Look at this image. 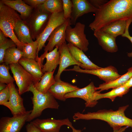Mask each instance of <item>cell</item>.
<instances>
[{
	"mask_svg": "<svg viewBox=\"0 0 132 132\" xmlns=\"http://www.w3.org/2000/svg\"><path fill=\"white\" fill-rule=\"evenodd\" d=\"M132 19V0H110L98 9L89 27L94 32L114 21Z\"/></svg>",
	"mask_w": 132,
	"mask_h": 132,
	"instance_id": "1",
	"label": "cell"
},
{
	"mask_svg": "<svg viewBox=\"0 0 132 132\" xmlns=\"http://www.w3.org/2000/svg\"><path fill=\"white\" fill-rule=\"evenodd\" d=\"M129 105L120 107L118 110H100L97 112L83 114L79 112L75 113L73 118L75 120H99L107 122L113 130L127 126L132 128V119L126 117L124 112Z\"/></svg>",
	"mask_w": 132,
	"mask_h": 132,
	"instance_id": "2",
	"label": "cell"
},
{
	"mask_svg": "<svg viewBox=\"0 0 132 132\" xmlns=\"http://www.w3.org/2000/svg\"><path fill=\"white\" fill-rule=\"evenodd\" d=\"M22 19L16 11L0 1V29L7 37L12 40L22 51L25 44L20 42L14 32L17 22Z\"/></svg>",
	"mask_w": 132,
	"mask_h": 132,
	"instance_id": "3",
	"label": "cell"
},
{
	"mask_svg": "<svg viewBox=\"0 0 132 132\" xmlns=\"http://www.w3.org/2000/svg\"><path fill=\"white\" fill-rule=\"evenodd\" d=\"M33 94L32 98L33 109L26 121L30 122L40 116L44 110L47 108L58 109L59 105L55 99L48 91L46 93L40 92L32 84L29 90Z\"/></svg>",
	"mask_w": 132,
	"mask_h": 132,
	"instance_id": "4",
	"label": "cell"
},
{
	"mask_svg": "<svg viewBox=\"0 0 132 132\" xmlns=\"http://www.w3.org/2000/svg\"><path fill=\"white\" fill-rule=\"evenodd\" d=\"M70 25H68L66 30V40L84 52H86L88 49L89 42L84 33L85 25L78 22L73 28Z\"/></svg>",
	"mask_w": 132,
	"mask_h": 132,
	"instance_id": "5",
	"label": "cell"
},
{
	"mask_svg": "<svg viewBox=\"0 0 132 132\" xmlns=\"http://www.w3.org/2000/svg\"><path fill=\"white\" fill-rule=\"evenodd\" d=\"M35 9V11L32 13L28 18L29 22H27L32 38L34 39H36L43 31L44 27L47 23L52 14L43 8L41 5Z\"/></svg>",
	"mask_w": 132,
	"mask_h": 132,
	"instance_id": "6",
	"label": "cell"
},
{
	"mask_svg": "<svg viewBox=\"0 0 132 132\" xmlns=\"http://www.w3.org/2000/svg\"><path fill=\"white\" fill-rule=\"evenodd\" d=\"M9 66L18 87L19 94L29 91L31 85L35 83L32 76L18 63L11 64Z\"/></svg>",
	"mask_w": 132,
	"mask_h": 132,
	"instance_id": "7",
	"label": "cell"
},
{
	"mask_svg": "<svg viewBox=\"0 0 132 132\" xmlns=\"http://www.w3.org/2000/svg\"><path fill=\"white\" fill-rule=\"evenodd\" d=\"M63 11L52 13L43 31L36 38L38 44L37 55L43 47L51 34L57 27L64 23L66 21Z\"/></svg>",
	"mask_w": 132,
	"mask_h": 132,
	"instance_id": "8",
	"label": "cell"
},
{
	"mask_svg": "<svg viewBox=\"0 0 132 132\" xmlns=\"http://www.w3.org/2000/svg\"><path fill=\"white\" fill-rule=\"evenodd\" d=\"M96 87L92 82L83 88L67 93L65 95V98L66 99L73 98H81L86 101V107H93L98 103L97 97L100 93L97 91Z\"/></svg>",
	"mask_w": 132,
	"mask_h": 132,
	"instance_id": "9",
	"label": "cell"
},
{
	"mask_svg": "<svg viewBox=\"0 0 132 132\" xmlns=\"http://www.w3.org/2000/svg\"><path fill=\"white\" fill-rule=\"evenodd\" d=\"M65 71H74L81 73L90 74L98 77L105 82L113 81L121 75L119 74L117 69L114 66H110L104 68L92 70L83 69L78 66L75 65L72 68L66 69Z\"/></svg>",
	"mask_w": 132,
	"mask_h": 132,
	"instance_id": "10",
	"label": "cell"
},
{
	"mask_svg": "<svg viewBox=\"0 0 132 132\" xmlns=\"http://www.w3.org/2000/svg\"><path fill=\"white\" fill-rule=\"evenodd\" d=\"M27 111L23 114L2 117L0 120V132H20L31 113Z\"/></svg>",
	"mask_w": 132,
	"mask_h": 132,
	"instance_id": "11",
	"label": "cell"
},
{
	"mask_svg": "<svg viewBox=\"0 0 132 132\" xmlns=\"http://www.w3.org/2000/svg\"><path fill=\"white\" fill-rule=\"evenodd\" d=\"M41 132H59L61 127L66 125L71 129L73 127L68 118L56 120L53 118L36 119L32 121Z\"/></svg>",
	"mask_w": 132,
	"mask_h": 132,
	"instance_id": "12",
	"label": "cell"
},
{
	"mask_svg": "<svg viewBox=\"0 0 132 132\" xmlns=\"http://www.w3.org/2000/svg\"><path fill=\"white\" fill-rule=\"evenodd\" d=\"M10 96L9 101L3 105L9 109L13 116L23 114L26 112L23 104V100L18 92L13 83L8 85Z\"/></svg>",
	"mask_w": 132,
	"mask_h": 132,
	"instance_id": "13",
	"label": "cell"
},
{
	"mask_svg": "<svg viewBox=\"0 0 132 132\" xmlns=\"http://www.w3.org/2000/svg\"><path fill=\"white\" fill-rule=\"evenodd\" d=\"M60 54L59 68L54 77L56 81L61 80L60 76L62 72L66 68L72 65L79 66L82 68L83 65L77 61L73 58L70 52L66 42L58 47Z\"/></svg>",
	"mask_w": 132,
	"mask_h": 132,
	"instance_id": "14",
	"label": "cell"
},
{
	"mask_svg": "<svg viewBox=\"0 0 132 132\" xmlns=\"http://www.w3.org/2000/svg\"><path fill=\"white\" fill-rule=\"evenodd\" d=\"M69 25H71L70 19H68L55 29L48 38V43L44 49V52H50L54 49L55 47H58L66 42L65 31L67 26Z\"/></svg>",
	"mask_w": 132,
	"mask_h": 132,
	"instance_id": "15",
	"label": "cell"
},
{
	"mask_svg": "<svg viewBox=\"0 0 132 132\" xmlns=\"http://www.w3.org/2000/svg\"><path fill=\"white\" fill-rule=\"evenodd\" d=\"M72 12L70 19L71 25H75L77 19L84 14L91 12L95 13L98 9L87 0H72Z\"/></svg>",
	"mask_w": 132,
	"mask_h": 132,
	"instance_id": "16",
	"label": "cell"
},
{
	"mask_svg": "<svg viewBox=\"0 0 132 132\" xmlns=\"http://www.w3.org/2000/svg\"><path fill=\"white\" fill-rule=\"evenodd\" d=\"M60 54L58 50V47L55 48L50 52H44L40 57L39 61L42 64L44 59L45 58L46 61L42 68V71L44 73L46 72H52L55 70L58 65L60 60Z\"/></svg>",
	"mask_w": 132,
	"mask_h": 132,
	"instance_id": "17",
	"label": "cell"
},
{
	"mask_svg": "<svg viewBox=\"0 0 132 132\" xmlns=\"http://www.w3.org/2000/svg\"><path fill=\"white\" fill-rule=\"evenodd\" d=\"M76 86L72 85L61 80L56 81L50 88L48 91L55 99L63 101L66 99L65 98L66 94L79 89Z\"/></svg>",
	"mask_w": 132,
	"mask_h": 132,
	"instance_id": "18",
	"label": "cell"
},
{
	"mask_svg": "<svg viewBox=\"0 0 132 132\" xmlns=\"http://www.w3.org/2000/svg\"><path fill=\"white\" fill-rule=\"evenodd\" d=\"M18 63L33 77L34 80V84L40 81L44 75L42 71L43 65L35 60L23 57L19 60Z\"/></svg>",
	"mask_w": 132,
	"mask_h": 132,
	"instance_id": "19",
	"label": "cell"
},
{
	"mask_svg": "<svg viewBox=\"0 0 132 132\" xmlns=\"http://www.w3.org/2000/svg\"><path fill=\"white\" fill-rule=\"evenodd\" d=\"M94 35L97 38L99 44L104 50L110 53L115 52L118 51L116 38L100 30L94 32Z\"/></svg>",
	"mask_w": 132,
	"mask_h": 132,
	"instance_id": "20",
	"label": "cell"
},
{
	"mask_svg": "<svg viewBox=\"0 0 132 132\" xmlns=\"http://www.w3.org/2000/svg\"><path fill=\"white\" fill-rule=\"evenodd\" d=\"M67 46L70 52L74 59L82 65L83 68L92 70L101 68L91 61L82 50L70 43H68Z\"/></svg>",
	"mask_w": 132,
	"mask_h": 132,
	"instance_id": "21",
	"label": "cell"
},
{
	"mask_svg": "<svg viewBox=\"0 0 132 132\" xmlns=\"http://www.w3.org/2000/svg\"><path fill=\"white\" fill-rule=\"evenodd\" d=\"M0 1L20 14L23 20L28 19L30 16L33 8L22 0H1Z\"/></svg>",
	"mask_w": 132,
	"mask_h": 132,
	"instance_id": "22",
	"label": "cell"
},
{
	"mask_svg": "<svg viewBox=\"0 0 132 132\" xmlns=\"http://www.w3.org/2000/svg\"><path fill=\"white\" fill-rule=\"evenodd\" d=\"M14 32L21 42L26 44L33 41L29 27L25 21L22 19L19 21L16 24Z\"/></svg>",
	"mask_w": 132,
	"mask_h": 132,
	"instance_id": "23",
	"label": "cell"
},
{
	"mask_svg": "<svg viewBox=\"0 0 132 132\" xmlns=\"http://www.w3.org/2000/svg\"><path fill=\"white\" fill-rule=\"evenodd\" d=\"M132 77V66L128 69L126 73L121 76L116 80L109 82H105L100 84L98 87L97 90L101 91L107 90L111 88H114L123 86Z\"/></svg>",
	"mask_w": 132,
	"mask_h": 132,
	"instance_id": "24",
	"label": "cell"
},
{
	"mask_svg": "<svg viewBox=\"0 0 132 132\" xmlns=\"http://www.w3.org/2000/svg\"><path fill=\"white\" fill-rule=\"evenodd\" d=\"M127 24V20H118L104 26L100 30L116 38L117 36L122 35L124 33Z\"/></svg>",
	"mask_w": 132,
	"mask_h": 132,
	"instance_id": "25",
	"label": "cell"
},
{
	"mask_svg": "<svg viewBox=\"0 0 132 132\" xmlns=\"http://www.w3.org/2000/svg\"><path fill=\"white\" fill-rule=\"evenodd\" d=\"M55 71L44 73L40 81L34 84L35 88L38 91L46 93L48 92L51 87L54 84L56 81L53 76Z\"/></svg>",
	"mask_w": 132,
	"mask_h": 132,
	"instance_id": "26",
	"label": "cell"
},
{
	"mask_svg": "<svg viewBox=\"0 0 132 132\" xmlns=\"http://www.w3.org/2000/svg\"><path fill=\"white\" fill-rule=\"evenodd\" d=\"M22 51L16 46L10 47L5 51L3 58V63L9 65L12 64L18 63L22 57Z\"/></svg>",
	"mask_w": 132,
	"mask_h": 132,
	"instance_id": "27",
	"label": "cell"
},
{
	"mask_svg": "<svg viewBox=\"0 0 132 132\" xmlns=\"http://www.w3.org/2000/svg\"><path fill=\"white\" fill-rule=\"evenodd\" d=\"M129 88L127 87L122 86L113 88L111 91L106 93H99L97 97V100L103 98H108L113 101L116 97H122L123 95L127 93L129 90Z\"/></svg>",
	"mask_w": 132,
	"mask_h": 132,
	"instance_id": "28",
	"label": "cell"
},
{
	"mask_svg": "<svg viewBox=\"0 0 132 132\" xmlns=\"http://www.w3.org/2000/svg\"><path fill=\"white\" fill-rule=\"evenodd\" d=\"M38 45L36 40L31 43L25 44L22 48L23 54L22 57L36 60L38 57L37 55Z\"/></svg>",
	"mask_w": 132,
	"mask_h": 132,
	"instance_id": "29",
	"label": "cell"
},
{
	"mask_svg": "<svg viewBox=\"0 0 132 132\" xmlns=\"http://www.w3.org/2000/svg\"><path fill=\"white\" fill-rule=\"evenodd\" d=\"M41 6L51 13L63 11L62 0H46Z\"/></svg>",
	"mask_w": 132,
	"mask_h": 132,
	"instance_id": "30",
	"label": "cell"
},
{
	"mask_svg": "<svg viewBox=\"0 0 132 132\" xmlns=\"http://www.w3.org/2000/svg\"><path fill=\"white\" fill-rule=\"evenodd\" d=\"M10 67L4 63L0 65V82L8 85L13 83L15 80L10 75L9 70Z\"/></svg>",
	"mask_w": 132,
	"mask_h": 132,
	"instance_id": "31",
	"label": "cell"
},
{
	"mask_svg": "<svg viewBox=\"0 0 132 132\" xmlns=\"http://www.w3.org/2000/svg\"><path fill=\"white\" fill-rule=\"evenodd\" d=\"M63 11L64 19H70L72 12L73 3L72 0H62Z\"/></svg>",
	"mask_w": 132,
	"mask_h": 132,
	"instance_id": "32",
	"label": "cell"
},
{
	"mask_svg": "<svg viewBox=\"0 0 132 132\" xmlns=\"http://www.w3.org/2000/svg\"><path fill=\"white\" fill-rule=\"evenodd\" d=\"M16 46L14 42L11 39H8L6 42L0 44V63H3V58L6 50L9 48Z\"/></svg>",
	"mask_w": 132,
	"mask_h": 132,
	"instance_id": "33",
	"label": "cell"
},
{
	"mask_svg": "<svg viewBox=\"0 0 132 132\" xmlns=\"http://www.w3.org/2000/svg\"><path fill=\"white\" fill-rule=\"evenodd\" d=\"M10 96V90L7 85L5 88L0 91V105H3L4 103L8 101Z\"/></svg>",
	"mask_w": 132,
	"mask_h": 132,
	"instance_id": "34",
	"label": "cell"
},
{
	"mask_svg": "<svg viewBox=\"0 0 132 132\" xmlns=\"http://www.w3.org/2000/svg\"><path fill=\"white\" fill-rule=\"evenodd\" d=\"M132 22V19L127 20V26L125 32L121 36L122 37H126L128 39L132 44V37L130 35L129 31V27ZM127 55L129 57H132V51L131 53H128Z\"/></svg>",
	"mask_w": 132,
	"mask_h": 132,
	"instance_id": "35",
	"label": "cell"
},
{
	"mask_svg": "<svg viewBox=\"0 0 132 132\" xmlns=\"http://www.w3.org/2000/svg\"><path fill=\"white\" fill-rule=\"evenodd\" d=\"M46 0H24L27 4L33 8H36L43 4Z\"/></svg>",
	"mask_w": 132,
	"mask_h": 132,
	"instance_id": "36",
	"label": "cell"
},
{
	"mask_svg": "<svg viewBox=\"0 0 132 132\" xmlns=\"http://www.w3.org/2000/svg\"><path fill=\"white\" fill-rule=\"evenodd\" d=\"M89 2L95 8L98 9L101 6L108 1L107 0H89Z\"/></svg>",
	"mask_w": 132,
	"mask_h": 132,
	"instance_id": "37",
	"label": "cell"
},
{
	"mask_svg": "<svg viewBox=\"0 0 132 132\" xmlns=\"http://www.w3.org/2000/svg\"><path fill=\"white\" fill-rule=\"evenodd\" d=\"M26 132H41L40 130L31 121L26 126Z\"/></svg>",
	"mask_w": 132,
	"mask_h": 132,
	"instance_id": "38",
	"label": "cell"
},
{
	"mask_svg": "<svg viewBox=\"0 0 132 132\" xmlns=\"http://www.w3.org/2000/svg\"><path fill=\"white\" fill-rule=\"evenodd\" d=\"M7 37L0 30V44L3 43L7 41L8 39L7 38Z\"/></svg>",
	"mask_w": 132,
	"mask_h": 132,
	"instance_id": "39",
	"label": "cell"
},
{
	"mask_svg": "<svg viewBox=\"0 0 132 132\" xmlns=\"http://www.w3.org/2000/svg\"><path fill=\"white\" fill-rule=\"evenodd\" d=\"M123 86L129 88L132 87V77Z\"/></svg>",
	"mask_w": 132,
	"mask_h": 132,
	"instance_id": "40",
	"label": "cell"
},
{
	"mask_svg": "<svg viewBox=\"0 0 132 132\" xmlns=\"http://www.w3.org/2000/svg\"><path fill=\"white\" fill-rule=\"evenodd\" d=\"M128 127L127 126L122 127L120 128L114 129L113 132H123Z\"/></svg>",
	"mask_w": 132,
	"mask_h": 132,
	"instance_id": "41",
	"label": "cell"
},
{
	"mask_svg": "<svg viewBox=\"0 0 132 132\" xmlns=\"http://www.w3.org/2000/svg\"><path fill=\"white\" fill-rule=\"evenodd\" d=\"M7 85L5 83L0 82V91L2 90L5 88Z\"/></svg>",
	"mask_w": 132,
	"mask_h": 132,
	"instance_id": "42",
	"label": "cell"
},
{
	"mask_svg": "<svg viewBox=\"0 0 132 132\" xmlns=\"http://www.w3.org/2000/svg\"><path fill=\"white\" fill-rule=\"evenodd\" d=\"M72 132H81V131L80 130H77L75 128L73 127L72 128Z\"/></svg>",
	"mask_w": 132,
	"mask_h": 132,
	"instance_id": "43",
	"label": "cell"
}]
</instances>
